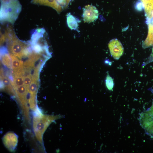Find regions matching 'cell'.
<instances>
[{
  "instance_id": "obj_1",
  "label": "cell",
  "mask_w": 153,
  "mask_h": 153,
  "mask_svg": "<svg viewBox=\"0 0 153 153\" xmlns=\"http://www.w3.org/2000/svg\"><path fill=\"white\" fill-rule=\"evenodd\" d=\"M22 10L18 0H8L1 1L0 8V22L13 24Z\"/></svg>"
},
{
  "instance_id": "obj_2",
  "label": "cell",
  "mask_w": 153,
  "mask_h": 153,
  "mask_svg": "<svg viewBox=\"0 0 153 153\" xmlns=\"http://www.w3.org/2000/svg\"><path fill=\"white\" fill-rule=\"evenodd\" d=\"M50 122L48 116L41 115L35 117L33 120V128L36 136L40 142L42 141V136Z\"/></svg>"
},
{
  "instance_id": "obj_3",
  "label": "cell",
  "mask_w": 153,
  "mask_h": 153,
  "mask_svg": "<svg viewBox=\"0 0 153 153\" xmlns=\"http://www.w3.org/2000/svg\"><path fill=\"white\" fill-rule=\"evenodd\" d=\"M108 47L111 56L115 60H118L124 53L123 45L117 39L111 40L108 44Z\"/></svg>"
},
{
  "instance_id": "obj_4",
  "label": "cell",
  "mask_w": 153,
  "mask_h": 153,
  "mask_svg": "<svg viewBox=\"0 0 153 153\" xmlns=\"http://www.w3.org/2000/svg\"><path fill=\"white\" fill-rule=\"evenodd\" d=\"M82 17L85 22L91 23L97 19L99 12L96 8L92 5H88L83 8Z\"/></svg>"
},
{
  "instance_id": "obj_5",
  "label": "cell",
  "mask_w": 153,
  "mask_h": 153,
  "mask_svg": "<svg viewBox=\"0 0 153 153\" xmlns=\"http://www.w3.org/2000/svg\"><path fill=\"white\" fill-rule=\"evenodd\" d=\"M3 141L4 145L8 150L13 151L17 145L18 136L12 132L6 133L3 138Z\"/></svg>"
},
{
  "instance_id": "obj_6",
  "label": "cell",
  "mask_w": 153,
  "mask_h": 153,
  "mask_svg": "<svg viewBox=\"0 0 153 153\" xmlns=\"http://www.w3.org/2000/svg\"><path fill=\"white\" fill-rule=\"evenodd\" d=\"M66 18L67 24L71 30H74L78 32V24L81 21L70 12L67 14Z\"/></svg>"
},
{
  "instance_id": "obj_7",
  "label": "cell",
  "mask_w": 153,
  "mask_h": 153,
  "mask_svg": "<svg viewBox=\"0 0 153 153\" xmlns=\"http://www.w3.org/2000/svg\"><path fill=\"white\" fill-rule=\"evenodd\" d=\"M31 2L34 4L51 7L58 13L62 11L55 0H33Z\"/></svg>"
},
{
  "instance_id": "obj_8",
  "label": "cell",
  "mask_w": 153,
  "mask_h": 153,
  "mask_svg": "<svg viewBox=\"0 0 153 153\" xmlns=\"http://www.w3.org/2000/svg\"><path fill=\"white\" fill-rule=\"evenodd\" d=\"M38 76H32L29 86V93L31 95L30 99H35V96L37 90V80Z\"/></svg>"
},
{
  "instance_id": "obj_9",
  "label": "cell",
  "mask_w": 153,
  "mask_h": 153,
  "mask_svg": "<svg viewBox=\"0 0 153 153\" xmlns=\"http://www.w3.org/2000/svg\"><path fill=\"white\" fill-rule=\"evenodd\" d=\"M10 56L12 60V66L14 71H16L22 67L23 62L18 60L15 56L10 54Z\"/></svg>"
},
{
  "instance_id": "obj_10",
  "label": "cell",
  "mask_w": 153,
  "mask_h": 153,
  "mask_svg": "<svg viewBox=\"0 0 153 153\" xmlns=\"http://www.w3.org/2000/svg\"><path fill=\"white\" fill-rule=\"evenodd\" d=\"M105 84L107 88L109 90H112L114 85L113 79L108 73L105 80Z\"/></svg>"
},
{
  "instance_id": "obj_11",
  "label": "cell",
  "mask_w": 153,
  "mask_h": 153,
  "mask_svg": "<svg viewBox=\"0 0 153 153\" xmlns=\"http://www.w3.org/2000/svg\"><path fill=\"white\" fill-rule=\"evenodd\" d=\"M146 10L149 16H150L151 12L153 7V0H144Z\"/></svg>"
},
{
  "instance_id": "obj_12",
  "label": "cell",
  "mask_w": 153,
  "mask_h": 153,
  "mask_svg": "<svg viewBox=\"0 0 153 153\" xmlns=\"http://www.w3.org/2000/svg\"><path fill=\"white\" fill-rule=\"evenodd\" d=\"M24 84V78L22 76L15 77L14 83L13 85L15 89L17 87L22 86Z\"/></svg>"
},
{
  "instance_id": "obj_13",
  "label": "cell",
  "mask_w": 153,
  "mask_h": 153,
  "mask_svg": "<svg viewBox=\"0 0 153 153\" xmlns=\"http://www.w3.org/2000/svg\"><path fill=\"white\" fill-rule=\"evenodd\" d=\"M31 75H29L24 78V84L28 89L29 90V86L31 83Z\"/></svg>"
},
{
  "instance_id": "obj_14",
  "label": "cell",
  "mask_w": 153,
  "mask_h": 153,
  "mask_svg": "<svg viewBox=\"0 0 153 153\" xmlns=\"http://www.w3.org/2000/svg\"><path fill=\"white\" fill-rule=\"evenodd\" d=\"M1 79L4 84L8 87L10 86L9 81L6 77L3 76L1 77Z\"/></svg>"
},
{
  "instance_id": "obj_15",
  "label": "cell",
  "mask_w": 153,
  "mask_h": 153,
  "mask_svg": "<svg viewBox=\"0 0 153 153\" xmlns=\"http://www.w3.org/2000/svg\"><path fill=\"white\" fill-rule=\"evenodd\" d=\"M1 0V1H7L8 0Z\"/></svg>"
}]
</instances>
